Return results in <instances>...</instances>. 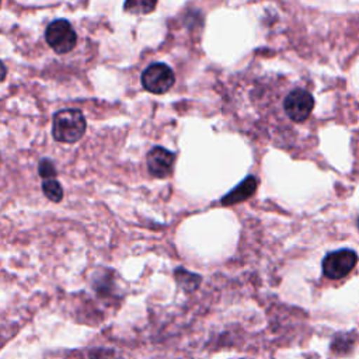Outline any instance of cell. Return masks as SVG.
Listing matches in <instances>:
<instances>
[{
  "label": "cell",
  "mask_w": 359,
  "mask_h": 359,
  "mask_svg": "<svg viewBox=\"0 0 359 359\" xmlns=\"http://www.w3.org/2000/svg\"><path fill=\"white\" fill-rule=\"evenodd\" d=\"M87 128L86 118L80 109H60L52 119L53 139L60 143H74L83 137Z\"/></svg>",
  "instance_id": "1"
},
{
  "label": "cell",
  "mask_w": 359,
  "mask_h": 359,
  "mask_svg": "<svg viewBox=\"0 0 359 359\" xmlns=\"http://www.w3.org/2000/svg\"><path fill=\"white\" fill-rule=\"evenodd\" d=\"M45 39L56 53H67L77 43V34L67 20H55L45 29Z\"/></svg>",
  "instance_id": "2"
},
{
  "label": "cell",
  "mask_w": 359,
  "mask_h": 359,
  "mask_svg": "<svg viewBox=\"0 0 359 359\" xmlns=\"http://www.w3.org/2000/svg\"><path fill=\"white\" fill-rule=\"evenodd\" d=\"M175 83V74L172 69L163 63H151L142 73V86L144 90L153 94L167 93Z\"/></svg>",
  "instance_id": "3"
},
{
  "label": "cell",
  "mask_w": 359,
  "mask_h": 359,
  "mask_svg": "<svg viewBox=\"0 0 359 359\" xmlns=\"http://www.w3.org/2000/svg\"><path fill=\"white\" fill-rule=\"evenodd\" d=\"M358 255L353 250L342 248L328 252L323 259V273L332 280L342 279L356 265Z\"/></svg>",
  "instance_id": "4"
},
{
  "label": "cell",
  "mask_w": 359,
  "mask_h": 359,
  "mask_svg": "<svg viewBox=\"0 0 359 359\" xmlns=\"http://www.w3.org/2000/svg\"><path fill=\"white\" fill-rule=\"evenodd\" d=\"M314 108L313 95L303 88L292 90L283 100V111L293 122H304Z\"/></svg>",
  "instance_id": "5"
},
{
  "label": "cell",
  "mask_w": 359,
  "mask_h": 359,
  "mask_svg": "<svg viewBox=\"0 0 359 359\" xmlns=\"http://www.w3.org/2000/svg\"><path fill=\"white\" fill-rule=\"evenodd\" d=\"M175 161V153L161 147V146H154L146 157L147 163V170L150 175L156 178H165L172 170Z\"/></svg>",
  "instance_id": "6"
},
{
  "label": "cell",
  "mask_w": 359,
  "mask_h": 359,
  "mask_svg": "<svg viewBox=\"0 0 359 359\" xmlns=\"http://www.w3.org/2000/svg\"><path fill=\"white\" fill-rule=\"evenodd\" d=\"M257 185H258V180L255 177L250 175V177L244 178L236 188H233L226 196L222 198V203L224 206H229V205L240 203V202L248 199L250 196L254 195Z\"/></svg>",
  "instance_id": "7"
},
{
  "label": "cell",
  "mask_w": 359,
  "mask_h": 359,
  "mask_svg": "<svg viewBox=\"0 0 359 359\" xmlns=\"http://www.w3.org/2000/svg\"><path fill=\"white\" fill-rule=\"evenodd\" d=\"M175 279H177L178 285L187 292H191V290L196 289L201 283V276H198L196 273L188 272L184 268H177L175 269Z\"/></svg>",
  "instance_id": "8"
},
{
  "label": "cell",
  "mask_w": 359,
  "mask_h": 359,
  "mask_svg": "<svg viewBox=\"0 0 359 359\" xmlns=\"http://www.w3.org/2000/svg\"><path fill=\"white\" fill-rule=\"evenodd\" d=\"M42 191L45 196L52 202H60L63 198V188L56 180H46L42 182Z\"/></svg>",
  "instance_id": "9"
},
{
  "label": "cell",
  "mask_w": 359,
  "mask_h": 359,
  "mask_svg": "<svg viewBox=\"0 0 359 359\" xmlns=\"http://www.w3.org/2000/svg\"><path fill=\"white\" fill-rule=\"evenodd\" d=\"M156 7V1H140V0H136V1H126L123 4V8L126 11H130V13H150L153 11V8Z\"/></svg>",
  "instance_id": "10"
},
{
  "label": "cell",
  "mask_w": 359,
  "mask_h": 359,
  "mask_svg": "<svg viewBox=\"0 0 359 359\" xmlns=\"http://www.w3.org/2000/svg\"><path fill=\"white\" fill-rule=\"evenodd\" d=\"M38 172L39 175L43 178V181L46 180H53L56 177V168L53 165V163L49 158H42L38 164Z\"/></svg>",
  "instance_id": "11"
},
{
  "label": "cell",
  "mask_w": 359,
  "mask_h": 359,
  "mask_svg": "<svg viewBox=\"0 0 359 359\" xmlns=\"http://www.w3.org/2000/svg\"><path fill=\"white\" fill-rule=\"evenodd\" d=\"M90 359H118L114 352L105 349H97L90 353Z\"/></svg>",
  "instance_id": "12"
},
{
  "label": "cell",
  "mask_w": 359,
  "mask_h": 359,
  "mask_svg": "<svg viewBox=\"0 0 359 359\" xmlns=\"http://www.w3.org/2000/svg\"><path fill=\"white\" fill-rule=\"evenodd\" d=\"M358 227H359V217H358Z\"/></svg>",
  "instance_id": "13"
}]
</instances>
